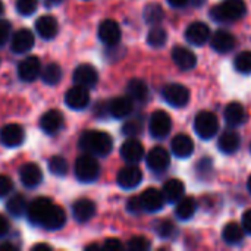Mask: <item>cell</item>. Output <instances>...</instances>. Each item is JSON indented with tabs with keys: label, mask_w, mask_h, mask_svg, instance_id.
I'll return each mask as SVG.
<instances>
[{
	"label": "cell",
	"mask_w": 251,
	"mask_h": 251,
	"mask_svg": "<svg viewBox=\"0 0 251 251\" xmlns=\"http://www.w3.org/2000/svg\"><path fill=\"white\" fill-rule=\"evenodd\" d=\"M128 249L131 251H146L150 249V241L146 237H134L129 240Z\"/></svg>",
	"instance_id": "obj_42"
},
{
	"label": "cell",
	"mask_w": 251,
	"mask_h": 251,
	"mask_svg": "<svg viewBox=\"0 0 251 251\" xmlns=\"http://www.w3.org/2000/svg\"><path fill=\"white\" fill-rule=\"evenodd\" d=\"M126 207H128V212H131V213H134V215L140 213V212L143 210L140 197H131V199L128 200V206H126Z\"/></svg>",
	"instance_id": "obj_46"
},
{
	"label": "cell",
	"mask_w": 251,
	"mask_h": 251,
	"mask_svg": "<svg viewBox=\"0 0 251 251\" xmlns=\"http://www.w3.org/2000/svg\"><path fill=\"white\" fill-rule=\"evenodd\" d=\"M185 38L194 46H203L210 40V28L204 22H194L187 28Z\"/></svg>",
	"instance_id": "obj_19"
},
{
	"label": "cell",
	"mask_w": 251,
	"mask_h": 251,
	"mask_svg": "<svg viewBox=\"0 0 251 251\" xmlns=\"http://www.w3.org/2000/svg\"><path fill=\"white\" fill-rule=\"evenodd\" d=\"M53 207H54V203L50 199L38 197V199L32 200L28 204L26 218H28V221L32 225H37V226H41L43 228V225H44V222H46V219L50 215V212H51Z\"/></svg>",
	"instance_id": "obj_5"
},
{
	"label": "cell",
	"mask_w": 251,
	"mask_h": 251,
	"mask_svg": "<svg viewBox=\"0 0 251 251\" xmlns=\"http://www.w3.org/2000/svg\"><path fill=\"white\" fill-rule=\"evenodd\" d=\"M72 215L78 222H88L96 215V204L90 199H79L72 206Z\"/></svg>",
	"instance_id": "obj_25"
},
{
	"label": "cell",
	"mask_w": 251,
	"mask_h": 251,
	"mask_svg": "<svg viewBox=\"0 0 251 251\" xmlns=\"http://www.w3.org/2000/svg\"><path fill=\"white\" fill-rule=\"evenodd\" d=\"M19 178L22 185H25L26 188H35L43 181V172L38 165L25 163L19 171Z\"/></svg>",
	"instance_id": "obj_17"
},
{
	"label": "cell",
	"mask_w": 251,
	"mask_h": 251,
	"mask_svg": "<svg viewBox=\"0 0 251 251\" xmlns=\"http://www.w3.org/2000/svg\"><path fill=\"white\" fill-rule=\"evenodd\" d=\"M146 162H147V166L153 171V172H162L165 171L169 163H171V156L168 153L166 149L157 146V147H153L149 153H147V157H146Z\"/></svg>",
	"instance_id": "obj_14"
},
{
	"label": "cell",
	"mask_w": 251,
	"mask_h": 251,
	"mask_svg": "<svg viewBox=\"0 0 251 251\" xmlns=\"http://www.w3.org/2000/svg\"><path fill=\"white\" fill-rule=\"evenodd\" d=\"M224 116H225V121H226V124L229 126H240V125H243L246 122V118H247L244 106L241 103H238V101L229 103L225 107Z\"/></svg>",
	"instance_id": "obj_27"
},
{
	"label": "cell",
	"mask_w": 251,
	"mask_h": 251,
	"mask_svg": "<svg viewBox=\"0 0 251 251\" xmlns=\"http://www.w3.org/2000/svg\"><path fill=\"white\" fill-rule=\"evenodd\" d=\"M193 1H194V4H196V6H201V3H203L204 0H193Z\"/></svg>",
	"instance_id": "obj_54"
},
{
	"label": "cell",
	"mask_w": 251,
	"mask_h": 251,
	"mask_svg": "<svg viewBox=\"0 0 251 251\" xmlns=\"http://www.w3.org/2000/svg\"><path fill=\"white\" fill-rule=\"evenodd\" d=\"M62 126H63V115L56 109L47 110L40 119V128L49 135L56 134L57 131L62 129Z\"/></svg>",
	"instance_id": "obj_21"
},
{
	"label": "cell",
	"mask_w": 251,
	"mask_h": 251,
	"mask_svg": "<svg viewBox=\"0 0 251 251\" xmlns=\"http://www.w3.org/2000/svg\"><path fill=\"white\" fill-rule=\"evenodd\" d=\"M247 187H249V191L251 193V175L250 178H249V182H247Z\"/></svg>",
	"instance_id": "obj_56"
},
{
	"label": "cell",
	"mask_w": 251,
	"mask_h": 251,
	"mask_svg": "<svg viewBox=\"0 0 251 251\" xmlns=\"http://www.w3.org/2000/svg\"><path fill=\"white\" fill-rule=\"evenodd\" d=\"M34 34L32 31L29 29H18L13 35H12V40H10V49L13 53L16 54H24L26 51H29L32 47H34Z\"/></svg>",
	"instance_id": "obj_13"
},
{
	"label": "cell",
	"mask_w": 251,
	"mask_h": 251,
	"mask_svg": "<svg viewBox=\"0 0 251 251\" xmlns=\"http://www.w3.org/2000/svg\"><path fill=\"white\" fill-rule=\"evenodd\" d=\"M194 129L200 138L210 140L219 131V119L212 112H207V110L199 112L194 119Z\"/></svg>",
	"instance_id": "obj_4"
},
{
	"label": "cell",
	"mask_w": 251,
	"mask_h": 251,
	"mask_svg": "<svg viewBox=\"0 0 251 251\" xmlns=\"http://www.w3.org/2000/svg\"><path fill=\"white\" fill-rule=\"evenodd\" d=\"M234 66L238 72L241 74H251V51L250 50H246V51H241L235 60H234Z\"/></svg>",
	"instance_id": "obj_39"
},
{
	"label": "cell",
	"mask_w": 251,
	"mask_h": 251,
	"mask_svg": "<svg viewBox=\"0 0 251 251\" xmlns=\"http://www.w3.org/2000/svg\"><path fill=\"white\" fill-rule=\"evenodd\" d=\"M63 0H44V3H46V6H57V4H60Z\"/></svg>",
	"instance_id": "obj_51"
},
{
	"label": "cell",
	"mask_w": 251,
	"mask_h": 251,
	"mask_svg": "<svg viewBox=\"0 0 251 251\" xmlns=\"http://www.w3.org/2000/svg\"><path fill=\"white\" fill-rule=\"evenodd\" d=\"M168 3L174 7H182L188 3V0H168Z\"/></svg>",
	"instance_id": "obj_50"
},
{
	"label": "cell",
	"mask_w": 251,
	"mask_h": 251,
	"mask_svg": "<svg viewBox=\"0 0 251 251\" xmlns=\"http://www.w3.org/2000/svg\"><path fill=\"white\" fill-rule=\"evenodd\" d=\"M162 193H163V197H165L166 201L176 203V201H179L184 197L185 185L179 179H169V181L165 182Z\"/></svg>",
	"instance_id": "obj_28"
},
{
	"label": "cell",
	"mask_w": 251,
	"mask_h": 251,
	"mask_svg": "<svg viewBox=\"0 0 251 251\" xmlns=\"http://www.w3.org/2000/svg\"><path fill=\"white\" fill-rule=\"evenodd\" d=\"M122 132L128 137H135L143 132V122L140 119H131L124 124Z\"/></svg>",
	"instance_id": "obj_41"
},
{
	"label": "cell",
	"mask_w": 251,
	"mask_h": 251,
	"mask_svg": "<svg viewBox=\"0 0 251 251\" xmlns=\"http://www.w3.org/2000/svg\"><path fill=\"white\" fill-rule=\"evenodd\" d=\"M126 91H128V96L134 100V101H140V103H144L147 99H149V87L147 84L143 81V79H131L128 82V87H126Z\"/></svg>",
	"instance_id": "obj_30"
},
{
	"label": "cell",
	"mask_w": 251,
	"mask_h": 251,
	"mask_svg": "<svg viewBox=\"0 0 251 251\" xmlns=\"http://www.w3.org/2000/svg\"><path fill=\"white\" fill-rule=\"evenodd\" d=\"M41 62L37 56H28L18 65V75L25 82H32L41 75Z\"/></svg>",
	"instance_id": "obj_9"
},
{
	"label": "cell",
	"mask_w": 251,
	"mask_h": 251,
	"mask_svg": "<svg viewBox=\"0 0 251 251\" xmlns=\"http://www.w3.org/2000/svg\"><path fill=\"white\" fill-rule=\"evenodd\" d=\"M122 32H121V26L116 21L113 19H106L100 24L99 26V38L101 40V43H104L106 46H118L121 41Z\"/></svg>",
	"instance_id": "obj_10"
},
{
	"label": "cell",
	"mask_w": 251,
	"mask_h": 251,
	"mask_svg": "<svg viewBox=\"0 0 251 251\" xmlns=\"http://www.w3.org/2000/svg\"><path fill=\"white\" fill-rule=\"evenodd\" d=\"M13 190V182L7 175H0V199L6 197L12 193Z\"/></svg>",
	"instance_id": "obj_44"
},
{
	"label": "cell",
	"mask_w": 251,
	"mask_h": 251,
	"mask_svg": "<svg viewBox=\"0 0 251 251\" xmlns=\"http://www.w3.org/2000/svg\"><path fill=\"white\" fill-rule=\"evenodd\" d=\"M103 247H104L106 250H122V249H124L122 243H121L119 240H116V238H109V240H106Z\"/></svg>",
	"instance_id": "obj_47"
},
{
	"label": "cell",
	"mask_w": 251,
	"mask_h": 251,
	"mask_svg": "<svg viewBox=\"0 0 251 251\" xmlns=\"http://www.w3.org/2000/svg\"><path fill=\"white\" fill-rule=\"evenodd\" d=\"M246 12L247 6L244 0H224L221 4L215 6L210 10V15L219 22H231L243 18Z\"/></svg>",
	"instance_id": "obj_2"
},
{
	"label": "cell",
	"mask_w": 251,
	"mask_h": 251,
	"mask_svg": "<svg viewBox=\"0 0 251 251\" xmlns=\"http://www.w3.org/2000/svg\"><path fill=\"white\" fill-rule=\"evenodd\" d=\"M172 128V119L165 110H156L150 116L149 129L151 137L154 138H165L171 132Z\"/></svg>",
	"instance_id": "obj_7"
},
{
	"label": "cell",
	"mask_w": 251,
	"mask_h": 251,
	"mask_svg": "<svg viewBox=\"0 0 251 251\" xmlns=\"http://www.w3.org/2000/svg\"><path fill=\"white\" fill-rule=\"evenodd\" d=\"M168 41V32L162 26H153L147 34V43L151 47H162Z\"/></svg>",
	"instance_id": "obj_36"
},
{
	"label": "cell",
	"mask_w": 251,
	"mask_h": 251,
	"mask_svg": "<svg viewBox=\"0 0 251 251\" xmlns=\"http://www.w3.org/2000/svg\"><path fill=\"white\" fill-rule=\"evenodd\" d=\"M7 232H9V221L0 215V238L6 237Z\"/></svg>",
	"instance_id": "obj_49"
},
{
	"label": "cell",
	"mask_w": 251,
	"mask_h": 251,
	"mask_svg": "<svg viewBox=\"0 0 251 251\" xmlns=\"http://www.w3.org/2000/svg\"><path fill=\"white\" fill-rule=\"evenodd\" d=\"M49 171H50L53 175H56V176H63V175L68 174L69 165H68V162H66L63 157H60V156H53V157L49 160Z\"/></svg>",
	"instance_id": "obj_37"
},
{
	"label": "cell",
	"mask_w": 251,
	"mask_h": 251,
	"mask_svg": "<svg viewBox=\"0 0 251 251\" xmlns=\"http://www.w3.org/2000/svg\"><path fill=\"white\" fill-rule=\"evenodd\" d=\"M79 147L96 157H104L107 156L113 149V140L112 137L104 131L90 129L82 132L79 137Z\"/></svg>",
	"instance_id": "obj_1"
},
{
	"label": "cell",
	"mask_w": 251,
	"mask_h": 251,
	"mask_svg": "<svg viewBox=\"0 0 251 251\" xmlns=\"http://www.w3.org/2000/svg\"><path fill=\"white\" fill-rule=\"evenodd\" d=\"M210 44H212V49L216 50L218 53H226V51H231L235 47L237 41H235V37L231 32L218 31L210 38Z\"/></svg>",
	"instance_id": "obj_26"
},
{
	"label": "cell",
	"mask_w": 251,
	"mask_h": 251,
	"mask_svg": "<svg viewBox=\"0 0 251 251\" xmlns=\"http://www.w3.org/2000/svg\"><path fill=\"white\" fill-rule=\"evenodd\" d=\"M121 156H122V159L125 162L135 165V163H138L144 157V147H143V144L138 140L129 138V140H126L122 144V147H121Z\"/></svg>",
	"instance_id": "obj_20"
},
{
	"label": "cell",
	"mask_w": 251,
	"mask_h": 251,
	"mask_svg": "<svg viewBox=\"0 0 251 251\" xmlns=\"http://www.w3.org/2000/svg\"><path fill=\"white\" fill-rule=\"evenodd\" d=\"M99 81V72L93 65L82 63L74 71V82L85 88L94 87Z\"/></svg>",
	"instance_id": "obj_15"
},
{
	"label": "cell",
	"mask_w": 251,
	"mask_h": 251,
	"mask_svg": "<svg viewBox=\"0 0 251 251\" xmlns=\"http://www.w3.org/2000/svg\"><path fill=\"white\" fill-rule=\"evenodd\" d=\"M41 79L47 84V85H56V84H59L60 82V79H62V68L57 65V63H54V62H51V63H49L46 68H43L41 69Z\"/></svg>",
	"instance_id": "obj_35"
},
{
	"label": "cell",
	"mask_w": 251,
	"mask_h": 251,
	"mask_svg": "<svg viewBox=\"0 0 251 251\" xmlns=\"http://www.w3.org/2000/svg\"><path fill=\"white\" fill-rule=\"evenodd\" d=\"M140 200H141V206H143V210H147V212H159L163 209L165 206V197H163V193L159 191L157 188H147L141 196H140Z\"/></svg>",
	"instance_id": "obj_16"
},
{
	"label": "cell",
	"mask_w": 251,
	"mask_h": 251,
	"mask_svg": "<svg viewBox=\"0 0 251 251\" xmlns=\"http://www.w3.org/2000/svg\"><path fill=\"white\" fill-rule=\"evenodd\" d=\"M65 103L68 107L74 109V110H82L88 106L90 103V93L88 88L82 87V85H76L71 87L66 94H65Z\"/></svg>",
	"instance_id": "obj_8"
},
{
	"label": "cell",
	"mask_w": 251,
	"mask_h": 251,
	"mask_svg": "<svg viewBox=\"0 0 251 251\" xmlns=\"http://www.w3.org/2000/svg\"><path fill=\"white\" fill-rule=\"evenodd\" d=\"M6 209L9 212V215H12L13 218H21L24 215H26V209H28V203L26 199L22 194H15L12 196L7 203H6Z\"/></svg>",
	"instance_id": "obj_33"
},
{
	"label": "cell",
	"mask_w": 251,
	"mask_h": 251,
	"mask_svg": "<svg viewBox=\"0 0 251 251\" xmlns=\"http://www.w3.org/2000/svg\"><path fill=\"white\" fill-rule=\"evenodd\" d=\"M25 140V132L18 124H7L0 129V143L4 147H19Z\"/></svg>",
	"instance_id": "obj_12"
},
{
	"label": "cell",
	"mask_w": 251,
	"mask_h": 251,
	"mask_svg": "<svg viewBox=\"0 0 251 251\" xmlns=\"http://www.w3.org/2000/svg\"><path fill=\"white\" fill-rule=\"evenodd\" d=\"M3 10H4V6H3V1L0 0V15L3 13Z\"/></svg>",
	"instance_id": "obj_55"
},
{
	"label": "cell",
	"mask_w": 251,
	"mask_h": 251,
	"mask_svg": "<svg viewBox=\"0 0 251 251\" xmlns=\"http://www.w3.org/2000/svg\"><path fill=\"white\" fill-rule=\"evenodd\" d=\"M219 149L222 153L225 154H232L235 153L240 146H241V138L235 131H225L221 137H219Z\"/></svg>",
	"instance_id": "obj_29"
},
{
	"label": "cell",
	"mask_w": 251,
	"mask_h": 251,
	"mask_svg": "<svg viewBox=\"0 0 251 251\" xmlns=\"http://www.w3.org/2000/svg\"><path fill=\"white\" fill-rule=\"evenodd\" d=\"M197 212V201L193 197H182L179 201H176V207H175V213L179 219L182 221H188L194 216V213Z\"/></svg>",
	"instance_id": "obj_31"
},
{
	"label": "cell",
	"mask_w": 251,
	"mask_h": 251,
	"mask_svg": "<svg viewBox=\"0 0 251 251\" xmlns=\"http://www.w3.org/2000/svg\"><path fill=\"white\" fill-rule=\"evenodd\" d=\"M74 171H75V176L78 178V181H81L84 184H90L99 178L100 165H99L96 156L85 153L76 159Z\"/></svg>",
	"instance_id": "obj_3"
},
{
	"label": "cell",
	"mask_w": 251,
	"mask_h": 251,
	"mask_svg": "<svg viewBox=\"0 0 251 251\" xmlns=\"http://www.w3.org/2000/svg\"><path fill=\"white\" fill-rule=\"evenodd\" d=\"M243 229L251 234V210H247L243 216Z\"/></svg>",
	"instance_id": "obj_48"
},
{
	"label": "cell",
	"mask_w": 251,
	"mask_h": 251,
	"mask_svg": "<svg viewBox=\"0 0 251 251\" xmlns=\"http://www.w3.org/2000/svg\"><path fill=\"white\" fill-rule=\"evenodd\" d=\"M10 31H12L10 22L6 19H0V46H3L10 38Z\"/></svg>",
	"instance_id": "obj_45"
},
{
	"label": "cell",
	"mask_w": 251,
	"mask_h": 251,
	"mask_svg": "<svg viewBox=\"0 0 251 251\" xmlns=\"http://www.w3.org/2000/svg\"><path fill=\"white\" fill-rule=\"evenodd\" d=\"M109 113L116 119H124L129 116L134 110V100L128 97H116L109 103Z\"/></svg>",
	"instance_id": "obj_24"
},
{
	"label": "cell",
	"mask_w": 251,
	"mask_h": 251,
	"mask_svg": "<svg viewBox=\"0 0 251 251\" xmlns=\"http://www.w3.org/2000/svg\"><path fill=\"white\" fill-rule=\"evenodd\" d=\"M171 149L172 153L179 157V159H187L193 154L194 151V141L191 140V137H188L187 134H178L172 138L171 143Z\"/></svg>",
	"instance_id": "obj_23"
},
{
	"label": "cell",
	"mask_w": 251,
	"mask_h": 251,
	"mask_svg": "<svg viewBox=\"0 0 251 251\" xmlns=\"http://www.w3.org/2000/svg\"><path fill=\"white\" fill-rule=\"evenodd\" d=\"M243 231H244V229H243L238 224L229 222V224L225 225V228H224V231H222V237H224V240H225L228 244L237 246V244H240V243L243 241V238H244V232H243Z\"/></svg>",
	"instance_id": "obj_34"
},
{
	"label": "cell",
	"mask_w": 251,
	"mask_h": 251,
	"mask_svg": "<svg viewBox=\"0 0 251 251\" xmlns=\"http://www.w3.org/2000/svg\"><path fill=\"white\" fill-rule=\"evenodd\" d=\"M162 96L165 101L174 107H184L190 101V90L182 84H168L163 88Z\"/></svg>",
	"instance_id": "obj_6"
},
{
	"label": "cell",
	"mask_w": 251,
	"mask_h": 251,
	"mask_svg": "<svg viewBox=\"0 0 251 251\" xmlns=\"http://www.w3.org/2000/svg\"><path fill=\"white\" fill-rule=\"evenodd\" d=\"M38 7V0H16V10L22 16L32 15Z\"/></svg>",
	"instance_id": "obj_40"
},
{
	"label": "cell",
	"mask_w": 251,
	"mask_h": 251,
	"mask_svg": "<svg viewBox=\"0 0 251 251\" xmlns=\"http://www.w3.org/2000/svg\"><path fill=\"white\" fill-rule=\"evenodd\" d=\"M38 249H46V250H50L51 247H50V246H47V244H37V246H34V250H38Z\"/></svg>",
	"instance_id": "obj_52"
},
{
	"label": "cell",
	"mask_w": 251,
	"mask_h": 251,
	"mask_svg": "<svg viewBox=\"0 0 251 251\" xmlns=\"http://www.w3.org/2000/svg\"><path fill=\"white\" fill-rule=\"evenodd\" d=\"M35 31L44 40H51L59 32V24L54 16L43 15L35 21Z\"/></svg>",
	"instance_id": "obj_18"
},
{
	"label": "cell",
	"mask_w": 251,
	"mask_h": 251,
	"mask_svg": "<svg viewBox=\"0 0 251 251\" xmlns=\"http://www.w3.org/2000/svg\"><path fill=\"white\" fill-rule=\"evenodd\" d=\"M172 59H174L175 65L182 71H190V69L196 68V65H197V56L190 49L181 47V46L174 47Z\"/></svg>",
	"instance_id": "obj_22"
},
{
	"label": "cell",
	"mask_w": 251,
	"mask_h": 251,
	"mask_svg": "<svg viewBox=\"0 0 251 251\" xmlns=\"http://www.w3.org/2000/svg\"><path fill=\"white\" fill-rule=\"evenodd\" d=\"M165 13H163V9L156 4V3H151L149 4L146 9H144V19L149 22V24H159L162 19H163Z\"/></svg>",
	"instance_id": "obj_38"
},
{
	"label": "cell",
	"mask_w": 251,
	"mask_h": 251,
	"mask_svg": "<svg viewBox=\"0 0 251 251\" xmlns=\"http://www.w3.org/2000/svg\"><path fill=\"white\" fill-rule=\"evenodd\" d=\"M118 185L124 190H132L135 187H138L143 181V172L140 168H137L135 165H129L125 166L119 171L118 174Z\"/></svg>",
	"instance_id": "obj_11"
},
{
	"label": "cell",
	"mask_w": 251,
	"mask_h": 251,
	"mask_svg": "<svg viewBox=\"0 0 251 251\" xmlns=\"http://www.w3.org/2000/svg\"><path fill=\"white\" fill-rule=\"evenodd\" d=\"M65 224H66V213H65V210L54 204V207L51 209L50 215L47 216L43 228L49 229V231H56V229H60Z\"/></svg>",
	"instance_id": "obj_32"
},
{
	"label": "cell",
	"mask_w": 251,
	"mask_h": 251,
	"mask_svg": "<svg viewBox=\"0 0 251 251\" xmlns=\"http://www.w3.org/2000/svg\"><path fill=\"white\" fill-rule=\"evenodd\" d=\"M0 250H15V247L12 244H1L0 246Z\"/></svg>",
	"instance_id": "obj_53"
},
{
	"label": "cell",
	"mask_w": 251,
	"mask_h": 251,
	"mask_svg": "<svg viewBox=\"0 0 251 251\" xmlns=\"http://www.w3.org/2000/svg\"><path fill=\"white\" fill-rule=\"evenodd\" d=\"M157 234L162 237V238H171L174 234H175V225L169 221H162L157 224Z\"/></svg>",
	"instance_id": "obj_43"
}]
</instances>
